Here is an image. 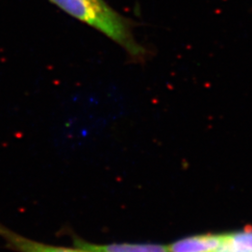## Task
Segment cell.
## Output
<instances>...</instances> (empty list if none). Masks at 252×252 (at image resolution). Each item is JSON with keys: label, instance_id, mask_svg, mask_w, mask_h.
Returning <instances> with one entry per match:
<instances>
[{"label": "cell", "instance_id": "obj_4", "mask_svg": "<svg viewBox=\"0 0 252 252\" xmlns=\"http://www.w3.org/2000/svg\"><path fill=\"white\" fill-rule=\"evenodd\" d=\"M74 244L82 246L94 252H168L164 246L151 244H108L96 245L76 238Z\"/></svg>", "mask_w": 252, "mask_h": 252}, {"label": "cell", "instance_id": "obj_2", "mask_svg": "<svg viewBox=\"0 0 252 252\" xmlns=\"http://www.w3.org/2000/svg\"><path fill=\"white\" fill-rule=\"evenodd\" d=\"M0 238L4 240L7 248L16 252H94L74 244V248H66L42 243L17 234L0 222Z\"/></svg>", "mask_w": 252, "mask_h": 252}, {"label": "cell", "instance_id": "obj_1", "mask_svg": "<svg viewBox=\"0 0 252 252\" xmlns=\"http://www.w3.org/2000/svg\"><path fill=\"white\" fill-rule=\"evenodd\" d=\"M73 18L81 21L121 46L132 60L143 62L148 52L135 41V24L119 13L106 0H50Z\"/></svg>", "mask_w": 252, "mask_h": 252}, {"label": "cell", "instance_id": "obj_3", "mask_svg": "<svg viewBox=\"0 0 252 252\" xmlns=\"http://www.w3.org/2000/svg\"><path fill=\"white\" fill-rule=\"evenodd\" d=\"M223 234L191 236L166 247L168 252H216L222 243Z\"/></svg>", "mask_w": 252, "mask_h": 252}]
</instances>
